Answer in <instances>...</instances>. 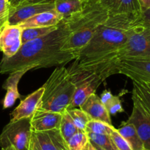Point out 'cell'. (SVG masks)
Returning a JSON list of instances; mask_svg holds the SVG:
<instances>
[{
    "label": "cell",
    "mask_w": 150,
    "mask_h": 150,
    "mask_svg": "<svg viewBox=\"0 0 150 150\" xmlns=\"http://www.w3.org/2000/svg\"><path fill=\"white\" fill-rule=\"evenodd\" d=\"M54 0H22L21 2L18 4H34V3H41V2H48V1H52ZM17 7V6H16Z\"/></svg>",
    "instance_id": "obj_31"
},
{
    "label": "cell",
    "mask_w": 150,
    "mask_h": 150,
    "mask_svg": "<svg viewBox=\"0 0 150 150\" xmlns=\"http://www.w3.org/2000/svg\"><path fill=\"white\" fill-rule=\"evenodd\" d=\"M21 28L18 26L4 24L0 29V51L3 56L13 57L22 46Z\"/></svg>",
    "instance_id": "obj_11"
},
{
    "label": "cell",
    "mask_w": 150,
    "mask_h": 150,
    "mask_svg": "<svg viewBox=\"0 0 150 150\" xmlns=\"http://www.w3.org/2000/svg\"><path fill=\"white\" fill-rule=\"evenodd\" d=\"M53 10H54V1L34 4H23L15 7H10L9 17L6 24L18 26L35 15Z\"/></svg>",
    "instance_id": "obj_9"
},
{
    "label": "cell",
    "mask_w": 150,
    "mask_h": 150,
    "mask_svg": "<svg viewBox=\"0 0 150 150\" xmlns=\"http://www.w3.org/2000/svg\"><path fill=\"white\" fill-rule=\"evenodd\" d=\"M119 133L127 141L132 150H144V144L133 124L123 123L122 126L117 129Z\"/></svg>",
    "instance_id": "obj_18"
},
{
    "label": "cell",
    "mask_w": 150,
    "mask_h": 150,
    "mask_svg": "<svg viewBox=\"0 0 150 150\" xmlns=\"http://www.w3.org/2000/svg\"><path fill=\"white\" fill-rule=\"evenodd\" d=\"M83 1H89V0H83Z\"/></svg>",
    "instance_id": "obj_39"
},
{
    "label": "cell",
    "mask_w": 150,
    "mask_h": 150,
    "mask_svg": "<svg viewBox=\"0 0 150 150\" xmlns=\"http://www.w3.org/2000/svg\"><path fill=\"white\" fill-rule=\"evenodd\" d=\"M142 11L150 9V0H139Z\"/></svg>",
    "instance_id": "obj_32"
},
{
    "label": "cell",
    "mask_w": 150,
    "mask_h": 150,
    "mask_svg": "<svg viewBox=\"0 0 150 150\" xmlns=\"http://www.w3.org/2000/svg\"><path fill=\"white\" fill-rule=\"evenodd\" d=\"M110 136H111L113 142L115 144L118 150H132L131 147L129 145L127 141L119 133L117 129H114L110 134Z\"/></svg>",
    "instance_id": "obj_28"
},
{
    "label": "cell",
    "mask_w": 150,
    "mask_h": 150,
    "mask_svg": "<svg viewBox=\"0 0 150 150\" xmlns=\"http://www.w3.org/2000/svg\"><path fill=\"white\" fill-rule=\"evenodd\" d=\"M89 141L104 150H118L109 135H100L92 132H86Z\"/></svg>",
    "instance_id": "obj_23"
},
{
    "label": "cell",
    "mask_w": 150,
    "mask_h": 150,
    "mask_svg": "<svg viewBox=\"0 0 150 150\" xmlns=\"http://www.w3.org/2000/svg\"><path fill=\"white\" fill-rule=\"evenodd\" d=\"M67 111L68 112L69 115L71 117L73 123L75 124L78 129L85 132L86 124L89 122V121H90L92 119L80 107L68 109V110H67Z\"/></svg>",
    "instance_id": "obj_24"
},
{
    "label": "cell",
    "mask_w": 150,
    "mask_h": 150,
    "mask_svg": "<svg viewBox=\"0 0 150 150\" xmlns=\"http://www.w3.org/2000/svg\"><path fill=\"white\" fill-rule=\"evenodd\" d=\"M144 24L142 13L109 15L89 43L79 52L78 61H87L117 51Z\"/></svg>",
    "instance_id": "obj_2"
},
{
    "label": "cell",
    "mask_w": 150,
    "mask_h": 150,
    "mask_svg": "<svg viewBox=\"0 0 150 150\" xmlns=\"http://www.w3.org/2000/svg\"><path fill=\"white\" fill-rule=\"evenodd\" d=\"M84 150H97V149H95V147L92 145V143H91L90 141H89V143L87 144V145H86V148H85Z\"/></svg>",
    "instance_id": "obj_34"
},
{
    "label": "cell",
    "mask_w": 150,
    "mask_h": 150,
    "mask_svg": "<svg viewBox=\"0 0 150 150\" xmlns=\"http://www.w3.org/2000/svg\"><path fill=\"white\" fill-rule=\"evenodd\" d=\"M92 145L94 146L95 147V149H96L97 150H104L103 149H102V148H100V147H99V146H96V145H95V144H92Z\"/></svg>",
    "instance_id": "obj_36"
},
{
    "label": "cell",
    "mask_w": 150,
    "mask_h": 150,
    "mask_svg": "<svg viewBox=\"0 0 150 150\" xmlns=\"http://www.w3.org/2000/svg\"><path fill=\"white\" fill-rule=\"evenodd\" d=\"M31 118L10 121L0 134L1 149L12 146L17 150H29L32 138Z\"/></svg>",
    "instance_id": "obj_6"
},
{
    "label": "cell",
    "mask_w": 150,
    "mask_h": 150,
    "mask_svg": "<svg viewBox=\"0 0 150 150\" xmlns=\"http://www.w3.org/2000/svg\"><path fill=\"white\" fill-rule=\"evenodd\" d=\"M21 1L22 0H9V3L10 4V7H15L18 5L21 2Z\"/></svg>",
    "instance_id": "obj_33"
},
{
    "label": "cell",
    "mask_w": 150,
    "mask_h": 150,
    "mask_svg": "<svg viewBox=\"0 0 150 150\" xmlns=\"http://www.w3.org/2000/svg\"><path fill=\"white\" fill-rule=\"evenodd\" d=\"M42 87L44 92L38 109L59 113L65 111L76 90L67 68L54 69Z\"/></svg>",
    "instance_id": "obj_4"
},
{
    "label": "cell",
    "mask_w": 150,
    "mask_h": 150,
    "mask_svg": "<svg viewBox=\"0 0 150 150\" xmlns=\"http://www.w3.org/2000/svg\"><path fill=\"white\" fill-rule=\"evenodd\" d=\"M59 131L66 142H67L68 140L75 133L79 131L75 124L73 123L67 110L62 113V120L61 123H60Z\"/></svg>",
    "instance_id": "obj_22"
},
{
    "label": "cell",
    "mask_w": 150,
    "mask_h": 150,
    "mask_svg": "<svg viewBox=\"0 0 150 150\" xmlns=\"http://www.w3.org/2000/svg\"><path fill=\"white\" fill-rule=\"evenodd\" d=\"M44 88L42 86L22 100L11 113L10 121H16L22 119L32 117L35 111L39 108Z\"/></svg>",
    "instance_id": "obj_12"
},
{
    "label": "cell",
    "mask_w": 150,
    "mask_h": 150,
    "mask_svg": "<svg viewBox=\"0 0 150 150\" xmlns=\"http://www.w3.org/2000/svg\"><path fill=\"white\" fill-rule=\"evenodd\" d=\"M31 144L38 150H68L59 129L41 132L32 131Z\"/></svg>",
    "instance_id": "obj_10"
},
{
    "label": "cell",
    "mask_w": 150,
    "mask_h": 150,
    "mask_svg": "<svg viewBox=\"0 0 150 150\" xmlns=\"http://www.w3.org/2000/svg\"><path fill=\"white\" fill-rule=\"evenodd\" d=\"M81 109L85 112L92 119L102 121L108 124L112 125L111 116L96 94H93L86 99V101L80 106Z\"/></svg>",
    "instance_id": "obj_14"
},
{
    "label": "cell",
    "mask_w": 150,
    "mask_h": 150,
    "mask_svg": "<svg viewBox=\"0 0 150 150\" xmlns=\"http://www.w3.org/2000/svg\"><path fill=\"white\" fill-rule=\"evenodd\" d=\"M133 90L137 96L150 114V88L146 84L133 81Z\"/></svg>",
    "instance_id": "obj_27"
},
{
    "label": "cell",
    "mask_w": 150,
    "mask_h": 150,
    "mask_svg": "<svg viewBox=\"0 0 150 150\" xmlns=\"http://www.w3.org/2000/svg\"><path fill=\"white\" fill-rule=\"evenodd\" d=\"M84 2L83 0H54V10L65 19L80 11Z\"/></svg>",
    "instance_id": "obj_19"
},
{
    "label": "cell",
    "mask_w": 150,
    "mask_h": 150,
    "mask_svg": "<svg viewBox=\"0 0 150 150\" xmlns=\"http://www.w3.org/2000/svg\"><path fill=\"white\" fill-rule=\"evenodd\" d=\"M142 15L145 24L149 25L150 26V9L142 11Z\"/></svg>",
    "instance_id": "obj_30"
},
{
    "label": "cell",
    "mask_w": 150,
    "mask_h": 150,
    "mask_svg": "<svg viewBox=\"0 0 150 150\" xmlns=\"http://www.w3.org/2000/svg\"><path fill=\"white\" fill-rule=\"evenodd\" d=\"M109 16L108 11L99 0L85 1L83 8L67 19H64L70 29V36L62 48L78 54L90 41L99 26Z\"/></svg>",
    "instance_id": "obj_3"
},
{
    "label": "cell",
    "mask_w": 150,
    "mask_h": 150,
    "mask_svg": "<svg viewBox=\"0 0 150 150\" xmlns=\"http://www.w3.org/2000/svg\"><path fill=\"white\" fill-rule=\"evenodd\" d=\"M100 98L110 115H116L124 112V108L120 96H114L109 90L104 91Z\"/></svg>",
    "instance_id": "obj_20"
},
{
    "label": "cell",
    "mask_w": 150,
    "mask_h": 150,
    "mask_svg": "<svg viewBox=\"0 0 150 150\" xmlns=\"http://www.w3.org/2000/svg\"><path fill=\"white\" fill-rule=\"evenodd\" d=\"M2 26H3V25H2V24H0V29H1V28L2 27Z\"/></svg>",
    "instance_id": "obj_38"
},
{
    "label": "cell",
    "mask_w": 150,
    "mask_h": 150,
    "mask_svg": "<svg viewBox=\"0 0 150 150\" xmlns=\"http://www.w3.org/2000/svg\"><path fill=\"white\" fill-rule=\"evenodd\" d=\"M144 150H146V149H144Z\"/></svg>",
    "instance_id": "obj_40"
},
{
    "label": "cell",
    "mask_w": 150,
    "mask_h": 150,
    "mask_svg": "<svg viewBox=\"0 0 150 150\" xmlns=\"http://www.w3.org/2000/svg\"><path fill=\"white\" fill-rule=\"evenodd\" d=\"M26 72H27L26 70H20L9 74L10 75L6 79L5 82L2 85L3 89L6 90L7 91L2 101L3 109H7L12 107L15 104L16 100L21 97L18 86L19 81Z\"/></svg>",
    "instance_id": "obj_15"
},
{
    "label": "cell",
    "mask_w": 150,
    "mask_h": 150,
    "mask_svg": "<svg viewBox=\"0 0 150 150\" xmlns=\"http://www.w3.org/2000/svg\"><path fill=\"white\" fill-rule=\"evenodd\" d=\"M119 74L128 76L134 82L150 84V60L124 59L117 63Z\"/></svg>",
    "instance_id": "obj_8"
},
{
    "label": "cell",
    "mask_w": 150,
    "mask_h": 150,
    "mask_svg": "<svg viewBox=\"0 0 150 150\" xmlns=\"http://www.w3.org/2000/svg\"><path fill=\"white\" fill-rule=\"evenodd\" d=\"M118 61L124 59L150 60V26L144 24L133 32L125 44L113 52Z\"/></svg>",
    "instance_id": "obj_5"
},
{
    "label": "cell",
    "mask_w": 150,
    "mask_h": 150,
    "mask_svg": "<svg viewBox=\"0 0 150 150\" xmlns=\"http://www.w3.org/2000/svg\"><path fill=\"white\" fill-rule=\"evenodd\" d=\"M2 150H17V149H16L15 147L12 146H10L7 147V148L4 149H2Z\"/></svg>",
    "instance_id": "obj_35"
},
{
    "label": "cell",
    "mask_w": 150,
    "mask_h": 150,
    "mask_svg": "<svg viewBox=\"0 0 150 150\" xmlns=\"http://www.w3.org/2000/svg\"><path fill=\"white\" fill-rule=\"evenodd\" d=\"M144 84H145V83H144ZM146 85H147V86H148V87H149V88H150V84H146Z\"/></svg>",
    "instance_id": "obj_37"
},
{
    "label": "cell",
    "mask_w": 150,
    "mask_h": 150,
    "mask_svg": "<svg viewBox=\"0 0 150 150\" xmlns=\"http://www.w3.org/2000/svg\"><path fill=\"white\" fill-rule=\"evenodd\" d=\"M63 19L55 10L42 12L18 25L21 29L32 27H48L57 26Z\"/></svg>",
    "instance_id": "obj_17"
},
{
    "label": "cell",
    "mask_w": 150,
    "mask_h": 150,
    "mask_svg": "<svg viewBox=\"0 0 150 150\" xmlns=\"http://www.w3.org/2000/svg\"><path fill=\"white\" fill-rule=\"evenodd\" d=\"M70 29L64 19L50 33L22 44L13 57L3 56L0 61V74H10L20 70H32L67 64L78 58V54L62 48L70 36Z\"/></svg>",
    "instance_id": "obj_1"
},
{
    "label": "cell",
    "mask_w": 150,
    "mask_h": 150,
    "mask_svg": "<svg viewBox=\"0 0 150 150\" xmlns=\"http://www.w3.org/2000/svg\"><path fill=\"white\" fill-rule=\"evenodd\" d=\"M89 141L86 132L78 131L67 142L68 150H84Z\"/></svg>",
    "instance_id": "obj_26"
},
{
    "label": "cell",
    "mask_w": 150,
    "mask_h": 150,
    "mask_svg": "<svg viewBox=\"0 0 150 150\" xmlns=\"http://www.w3.org/2000/svg\"><path fill=\"white\" fill-rule=\"evenodd\" d=\"M10 4L8 0H0V24H5L10 13Z\"/></svg>",
    "instance_id": "obj_29"
},
{
    "label": "cell",
    "mask_w": 150,
    "mask_h": 150,
    "mask_svg": "<svg viewBox=\"0 0 150 150\" xmlns=\"http://www.w3.org/2000/svg\"><path fill=\"white\" fill-rule=\"evenodd\" d=\"M62 113L38 109L31 117V126L33 132L59 129Z\"/></svg>",
    "instance_id": "obj_13"
},
{
    "label": "cell",
    "mask_w": 150,
    "mask_h": 150,
    "mask_svg": "<svg viewBox=\"0 0 150 150\" xmlns=\"http://www.w3.org/2000/svg\"><path fill=\"white\" fill-rule=\"evenodd\" d=\"M58 25L54 26H48V27H32L21 29L22 44L50 33L52 31L55 30L58 27Z\"/></svg>",
    "instance_id": "obj_21"
},
{
    "label": "cell",
    "mask_w": 150,
    "mask_h": 150,
    "mask_svg": "<svg viewBox=\"0 0 150 150\" xmlns=\"http://www.w3.org/2000/svg\"><path fill=\"white\" fill-rule=\"evenodd\" d=\"M8 1H9V0H8Z\"/></svg>",
    "instance_id": "obj_41"
},
{
    "label": "cell",
    "mask_w": 150,
    "mask_h": 150,
    "mask_svg": "<svg viewBox=\"0 0 150 150\" xmlns=\"http://www.w3.org/2000/svg\"><path fill=\"white\" fill-rule=\"evenodd\" d=\"M109 15L142 13L139 0H99Z\"/></svg>",
    "instance_id": "obj_16"
},
{
    "label": "cell",
    "mask_w": 150,
    "mask_h": 150,
    "mask_svg": "<svg viewBox=\"0 0 150 150\" xmlns=\"http://www.w3.org/2000/svg\"><path fill=\"white\" fill-rule=\"evenodd\" d=\"M132 99L133 102V110L126 122L134 125L143 143L144 149L150 150V114L133 91Z\"/></svg>",
    "instance_id": "obj_7"
},
{
    "label": "cell",
    "mask_w": 150,
    "mask_h": 150,
    "mask_svg": "<svg viewBox=\"0 0 150 150\" xmlns=\"http://www.w3.org/2000/svg\"><path fill=\"white\" fill-rule=\"evenodd\" d=\"M116 128H114L113 125L108 124L102 121L91 119L86 124L85 132L110 135V134Z\"/></svg>",
    "instance_id": "obj_25"
}]
</instances>
